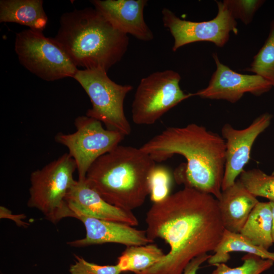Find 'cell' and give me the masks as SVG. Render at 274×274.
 <instances>
[{
    "label": "cell",
    "mask_w": 274,
    "mask_h": 274,
    "mask_svg": "<svg viewBox=\"0 0 274 274\" xmlns=\"http://www.w3.org/2000/svg\"><path fill=\"white\" fill-rule=\"evenodd\" d=\"M239 180L255 196L274 201V175H268L258 168L244 170Z\"/></svg>",
    "instance_id": "cell-22"
},
{
    "label": "cell",
    "mask_w": 274,
    "mask_h": 274,
    "mask_svg": "<svg viewBox=\"0 0 274 274\" xmlns=\"http://www.w3.org/2000/svg\"><path fill=\"white\" fill-rule=\"evenodd\" d=\"M211 255L204 254L193 259L185 267L183 274H197L200 265L208 261Z\"/></svg>",
    "instance_id": "cell-27"
},
{
    "label": "cell",
    "mask_w": 274,
    "mask_h": 274,
    "mask_svg": "<svg viewBox=\"0 0 274 274\" xmlns=\"http://www.w3.org/2000/svg\"><path fill=\"white\" fill-rule=\"evenodd\" d=\"M15 51L24 67L47 81L73 78L78 71L56 41L43 32L28 29L17 33Z\"/></svg>",
    "instance_id": "cell-7"
},
{
    "label": "cell",
    "mask_w": 274,
    "mask_h": 274,
    "mask_svg": "<svg viewBox=\"0 0 274 274\" xmlns=\"http://www.w3.org/2000/svg\"><path fill=\"white\" fill-rule=\"evenodd\" d=\"M272 219L269 201H259L250 213L240 233L254 244L268 250L273 245Z\"/></svg>",
    "instance_id": "cell-19"
},
{
    "label": "cell",
    "mask_w": 274,
    "mask_h": 274,
    "mask_svg": "<svg viewBox=\"0 0 274 274\" xmlns=\"http://www.w3.org/2000/svg\"><path fill=\"white\" fill-rule=\"evenodd\" d=\"M145 221L148 237L163 239L169 250L159 262L135 274H183L193 259L214 251L225 230L217 199L188 187L153 203Z\"/></svg>",
    "instance_id": "cell-1"
},
{
    "label": "cell",
    "mask_w": 274,
    "mask_h": 274,
    "mask_svg": "<svg viewBox=\"0 0 274 274\" xmlns=\"http://www.w3.org/2000/svg\"><path fill=\"white\" fill-rule=\"evenodd\" d=\"M172 182L169 170L163 166H155L149 179V196L153 203L159 202L168 196Z\"/></svg>",
    "instance_id": "cell-24"
},
{
    "label": "cell",
    "mask_w": 274,
    "mask_h": 274,
    "mask_svg": "<svg viewBox=\"0 0 274 274\" xmlns=\"http://www.w3.org/2000/svg\"><path fill=\"white\" fill-rule=\"evenodd\" d=\"M155 166L140 148L119 145L93 162L85 179L107 202L132 211L149 195V179Z\"/></svg>",
    "instance_id": "cell-4"
},
{
    "label": "cell",
    "mask_w": 274,
    "mask_h": 274,
    "mask_svg": "<svg viewBox=\"0 0 274 274\" xmlns=\"http://www.w3.org/2000/svg\"><path fill=\"white\" fill-rule=\"evenodd\" d=\"M73 78L90 98L91 108L86 115L100 121L108 129L129 135L131 126L125 115L124 101L132 86L115 83L107 71L100 68L78 70Z\"/></svg>",
    "instance_id": "cell-6"
},
{
    "label": "cell",
    "mask_w": 274,
    "mask_h": 274,
    "mask_svg": "<svg viewBox=\"0 0 274 274\" xmlns=\"http://www.w3.org/2000/svg\"><path fill=\"white\" fill-rule=\"evenodd\" d=\"M272 212V228H271V237L273 244H274V201H269Z\"/></svg>",
    "instance_id": "cell-28"
},
{
    "label": "cell",
    "mask_w": 274,
    "mask_h": 274,
    "mask_svg": "<svg viewBox=\"0 0 274 274\" xmlns=\"http://www.w3.org/2000/svg\"><path fill=\"white\" fill-rule=\"evenodd\" d=\"M272 116L264 113L257 117L247 127L234 128L226 123L221 129L225 141L226 154L222 191L232 185L236 178L244 170L250 158L253 145L258 135L270 125Z\"/></svg>",
    "instance_id": "cell-11"
},
{
    "label": "cell",
    "mask_w": 274,
    "mask_h": 274,
    "mask_svg": "<svg viewBox=\"0 0 274 274\" xmlns=\"http://www.w3.org/2000/svg\"><path fill=\"white\" fill-rule=\"evenodd\" d=\"M216 2L218 7L216 16L206 21L183 20L169 9H162L163 25L174 39L173 51L184 45L200 41L212 42L218 47H223L228 41L231 32L237 34L236 21L224 0Z\"/></svg>",
    "instance_id": "cell-10"
},
{
    "label": "cell",
    "mask_w": 274,
    "mask_h": 274,
    "mask_svg": "<svg viewBox=\"0 0 274 274\" xmlns=\"http://www.w3.org/2000/svg\"><path fill=\"white\" fill-rule=\"evenodd\" d=\"M242 259L243 264L233 268L224 263L215 264L213 266L216 268L210 274H261L269 269L274 263L271 259L250 254L244 256Z\"/></svg>",
    "instance_id": "cell-23"
},
{
    "label": "cell",
    "mask_w": 274,
    "mask_h": 274,
    "mask_svg": "<svg viewBox=\"0 0 274 274\" xmlns=\"http://www.w3.org/2000/svg\"><path fill=\"white\" fill-rule=\"evenodd\" d=\"M235 19L250 24L256 11L263 4L262 0H224Z\"/></svg>",
    "instance_id": "cell-25"
},
{
    "label": "cell",
    "mask_w": 274,
    "mask_h": 274,
    "mask_svg": "<svg viewBox=\"0 0 274 274\" xmlns=\"http://www.w3.org/2000/svg\"><path fill=\"white\" fill-rule=\"evenodd\" d=\"M76 260L70 265V274H120L122 271L117 264L101 265L86 261L75 255Z\"/></svg>",
    "instance_id": "cell-26"
},
{
    "label": "cell",
    "mask_w": 274,
    "mask_h": 274,
    "mask_svg": "<svg viewBox=\"0 0 274 274\" xmlns=\"http://www.w3.org/2000/svg\"><path fill=\"white\" fill-rule=\"evenodd\" d=\"M208 262L212 265L227 262L230 258V252H243L258 256L263 259L274 261V253L254 244L249 238L241 233L224 230L223 236L214 250Z\"/></svg>",
    "instance_id": "cell-18"
},
{
    "label": "cell",
    "mask_w": 274,
    "mask_h": 274,
    "mask_svg": "<svg viewBox=\"0 0 274 274\" xmlns=\"http://www.w3.org/2000/svg\"><path fill=\"white\" fill-rule=\"evenodd\" d=\"M140 149L155 162L165 161L175 154L183 156L187 162L176 170V182L184 187L211 194L217 199L220 198L226 144L217 133L195 123L169 127Z\"/></svg>",
    "instance_id": "cell-2"
},
{
    "label": "cell",
    "mask_w": 274,
    "mask_h": 274,
    "mask_svg": "<svg viewBox=\"0 0 274 274\" xmlns=\"http://www.w3.org/2000/svg\"><path fill=\"white\" fill-rule=\"evenodd\" d=\"M246 70L263 77L274 86V19L267 39Z\"/></svg>",
    "instance_id": "cell-21"
},
{
    "label": "cell",
    "mask_w": 274,
    "mask_h": 274,
    "mask_svg": "<svg viewBox=\"0 0 274 274\" xmlns=\"http://www.w3.org/2000/svg\"><path fill=\"white\" fill-rule=\"evenodd\" d=\"M74 124L76 131L58 133L55 140L68 149L77 165L78 180H84L93 162L120 145L125 135L104 128L100 121L86 115L77 117Z\"/></svg>",
    "instance_id": "cell-9"
},
{
    "label": "cell",
    "mask_w": 274,
    "mask_h": 274,
    "mask_svg": "<svg viewBox=\"0 0 274 274\" xmlns=\"http://www.w3.org/2000/svg\"><path fill=\"white\" fill-rule=\"evenodd\" d=\"M217 200L225 229L236 233L241 232L250 213L259 202L239 179L222 190Z\"/></svg>",
    "instance_id": "cell-16"
},
{
    "label": "cell",
    "mask_w": 274,
    "mask_h": 274,
    "mask_svg": "<svg viewBox=\"0 0 274 274\" xmlns=\"http://www.w3.org/2000/svg\"><path fill=\"white\" fill-rule=\"evenodd\" d=\"M75 218L84 224L86 235L83 238L67 242L72 247L80 248L106 243L119 244L128 247L154 242L148 237L146 230L136 229L125 223L84 216H78Z\"/></svg>",
    "instance_id": "cell-14"
},
{
    "label": "cell",
    "mask_w": 274,
    "mask_h": 274,
    "mask_svg": "<svg viewBox=\"0 0 274 274\" xmlns=\"http://www.w3.org/2000/svg\"><path fill=\"white\" fill-rule=\"evenodd\" d=\"M76 170L75 161L65 153L32 172L27 206L40 211L53 224L71 217L65 198L75 181L73 174Z\"/></svg>",
    "instance_id": "cell-5"
},
{
    "label": "cell",
    "mask_w": 274,
    "mask_h": 274,
    "mask_svg": "<svg viewBox=\"0 0 274 274\" xmlns=\"http://www.w3.org/2000/svg\"><path fill=\"white\" fill-rule=\"evenodd\" d=\"M164 255L163 250L153 243L128 246L118 257L116 264L122 272L135 274L151 267Z\"/></svg>",
    "instance_id": "cell-20"
},
{
    "label": "cell",
    "mask_w": 274,
    "mask_h": 274,
    "mask_svg": "<svg viewBox=\"0 0 274 274\" xmlns=\"http://www.w3.org/2000/svg\"><path fill=\"white\" fill-rule=\"evenodd\" d=\"M213 57L216 70L208 86L193 93V96L234 103L246 93L259 96L272 88L268 81L259 75L242 74L232 70L220 62L216 53L213 54Z\"/></svg>",
    "instance_id": "cell-12"
},
{
    "label": "cell",
    "mask_w": 274,
    "mask_h": 274,
    "mask_svg": "<svg viewBox=\"0 0 274 274\" xmlns=\"http://www.w3.org/2000/svg\"><path fill=\"white\" fill-rule=\"evenodd\" d=\"M181 77L173 70L155 72L141 79L131 105V118L138 125L154 124L180 102L193 96L180 86Z\"/></svg>",
    "instance_id": "cell-8"
},
{
    "label": "cell",
    "mask_w": 274,
    "mask_h": 274,
    "mask_svg": "<svg viewBox=\"0 0 274 274\" xmlns=\"http://www.w3.org/2000/svg\"><path fill=\"white\" fill-rule=\"evenodd\" d=\"M146 0H93L91 3L118 31L143 41H151L154 35L146 24L144 10Z\"/></svg>",
    "instance_id": "cell-15"
},
{
    "label": "cell",
    "mask_w": 274,
    "mask_h": 274,
    "mask_svg": "<svg viewBox=\"0 0 274 274\" xmlns=\"http://www.w3.org/2000/svg\"><path fill=\"white\" fill-rule=\"evenodd\" d=\"M65 201L71 211V217L84 216L132 226L139 224L138 218L132 211L107 202L89 186L86 179L75 181L67 193Z\"/></svg>",
    "instance_id": "cell-13"
},
{
    "label": "cell",
    "mask_w": 274,
    "mask_h": 274,
    "mask_svg": "<svg viewBox=\"0 0 274 274\" xmlns=\"http://www.w3.org/2000/svg\"><path fill=\"white\" fill-rule=\"evenodd\" d=\"M53 39L77 67L107 72L121 60L129 45L127 35L92 8L62 14Z\"/></svg>",
    "instance_id": "cell-3"
},
{
    "label": "cell",
    "mask_w": 274,
    "mask_h": 274,
    "mask_svg": "<svg viewBox=\"0 0 274 274\" xmlns=\"http://www.w3.org/2000/svg\"><path fill=\"white\" fill-rule=\"evenodd\" d=\"M48 22L42 0H1L0 22H14L43 32Z\"/></svg>",
    "instance_id": "cell-17"
}]
</instances>
